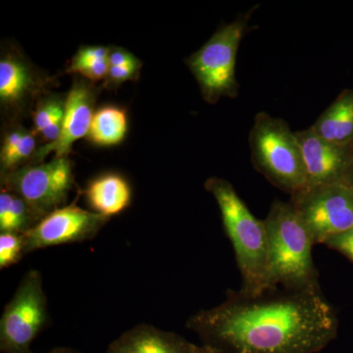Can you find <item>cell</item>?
I'll use <instances>...</instances> for the list:
<instances>
[{"instance_id":"6da1fadb","label":"cell","mask_w":353,"mask_h":353,"mask_svg":"<svg viewBox=\"0 0 353 353\" xmlns=\"http://www.w3.org/2000/svg\"><path fill=\"white\" fill-rule=\"evenodd\" d=\"M187 328L212 353H318L336 340L339 319L321 290H229Z\"/></svg>"},{"instance_id":"7a4b0ae2","label":"cell","mask_w":353,"mask_h":353,"mask_svg":"<svg viewBox=\"0 0 353 353\" xmlns=\"http://www.w3.org/2000/svg\"><path fill=\"white\" fill-rule=\"evenodd\" d=\"M272 289L319 290L310 232L290 201H275L264 220Z\"/></svg>"},{"instance_id":"3957f363","label":"cell","mask_w":353,"mask_h":353,"mask_svg":"<svg viewBox=\"0 0 353 353\" xmlns=\"http://www.w3.org/2000/svg\"><path fill=\"white\" fill-rule=\"evenodd\" d=\"M204 188L217 202L225 233L233 245L241 276L240 290L248 294L271 290L264 221L250 212L229 181L212 176Z\"/></svg>"},{"instance_id":"277c9868","label":"cell","mask_w":353,"mask_h":353,"mask_svg":"<svg viewBox=\"0 0 353 353\" xmlns=\"http://www.w3.org/2000/svg\"><path fill=\"white\" fill-rule=\"evenodd\" d=\"M250 152L255 170L290 196L306 185L305 167L296 132L267 112L255 116L250 130Z\"/></svg>"},{"instance_id":"5b68a950","label":"cell","mask_w":353,"mask_h":353,"mask_svg":"<svg viewBox=\"0 0 353 353\" xmlns=\"http://www.w3.org/2000/svg\"><path fill=\"white\" fill-rule=\"evenodd\" d=\"M254 9L239 16L234 22L222 26L201 50L185 60L199 83L202 97L208 103L215 104L222 97H238L236 55Z\"/></svg>"},{"instance_id":"8992f818","label":"cell","mask_w":353,"mask_h":353,"mask_svg":"<svg viewBox=\"0 0 353 353\" xmlns=\"http://www.w3.org/2000/svg\"><path fill=\"white\" fill-rule=\"evenodd\" d=\"M48 322V299L43 277L38 270L28 271L0 318V350L32 353V343Z\"/></svg>"},{"instance_id":"52a82bcc","label":"cell","mask_w":353,"mask_h":353,"mask_svg":"<svg viewBox=\"0 0 353 353\" xmlns=\"http://www.w3.org/2000/svg\"><path fill=\"white\" fill-rule=\"evenodd\" d=\"M1 185L24 199L43 219L68 199L75 185L73 163L68 157H54L46 163L27 164L1 175Z\"/></svg>"},{"instance_id":"ba28073f","label":"cell","mask_w":353,"mask_h":353,"mask_svg":"<svg viewBox=\"0 0 353 353\" xmlns=\"http://www.w3.org/2000/svg\"><path fill=\"white\" fill-rule=\"evenodd\" d=\"M299 217L322 243L353 227V190L343 183L304 187L290 196Z\"/></svg>"},{"instance_id":"9c48e42d","label":"cell","mask_w":353,"mask_h":353,"mask_svg":"<svg viewBox=\"0 0 353 353\" xmlns=\"http://www.w3.org/2000/svg\"><path fill=\"white\" fill-rule=\"evenodd\" d=\"M109 220L75 203L63 206L46 216L25 234L26 254L50 246L92 240Z\"/></svg>"},{"instance_id":"30bf717a","label":"cell","mask_w":353,"mask_h":353,"mask_svg":"<svg viewBox=\"0 0 353 353\" xmlns=\"http://www.w3.org/2000/svg\"><path fill=\"white\" fill-rule=\"evenodd\" d=\"M97 88L85 79L77 77L66 97V105L61 134L54 143L41 146L36 153L31 164L41 163L50 154L55 157H68L72 145L77 141L87 138L94 115Z\"/></svg>"},{"instance_id":"8fae6325","label":"cell","mask_w":353,"mask_h":353,"mask_svg":"<svg viewBox=\"0 0 353 353\" xmlns=\"http://www.w3.org/2000/svg\"><path fill=\"white\" fill-rule=\"evenodd\" d=\"M305 167L306 185L343 182L353 145H341L318 136L311 128L296 132Z\"/></svg>"},{"instance_id":"7c38bea8","label":"cell","mask_w":353,"mask_h":353,"mask_svg":"<svg viewBox=\"0 0 353 353\" xmlns=\"http://www.w3.org/2000/svg\"><path fill=\"white\" fill-rule=\"evenodd\" d=\"M44 81L27 60L7 52L0 60V102L6 110L20 111L41 94Z\"/></svg>"},{"instance_id":"4fadbf2b","label":"cell","mask_w":353,"mask_h":353,"mask_svg":"<svg viewBox=\"0 0 353 353\" xmlns=\"http://www.w3.org/2000/svg\"><path fill=\"white\" fill-rule=\"evenodd\" d=\"M106 353H212L180 334L148 324H139L121 334Z\"/></svg>"},{"instance_id":"5bb4252c","label":"cell","mask_w":353,"mask_h":353,"mask_svg":"<svg viewBox=\"0 0 353 353\" xmlns=\"http://www.w3.org/2000/svg\"><path fill=\"white\" fill-rule=\"evenodd\" d=\"M83 194L92 211L108 218L120 214L131 205V185L119 174L95 176L88 183Z\"/></svg>"},{"instance_id":"9a60e30c","label":"cell","mask_w":353,"mask_h":353,"mask_svg":"<svg viewBox=\"0 0 353 353\" xmlns=\"http://www.w3.org/2000/svg\"><path fill=\"white\" fill-rule=\"evenodd\" d=\"M336 145H353V90H345L310 127Z\"/></svg>"},{"instance_id":"2e32d148","label":"cell","mask_w":353,"mask_h":353,"mask_svg":"<svg viewBox=\"0 0 353 353\" xmlns=\"http://www.w3.org/2000/svg\"><path fill=\"white\" fill-rule=\"evenodd\" d=\"M128 129L126 110L117 105H104L95 111L87 139L102 148L118 145L126 138Z\"/></svg>"},{"instance_id":"e0dca14e","label":"cell","mask_w":353,"mask_h":353,"mask_svg":"<svg viewBox=\"0 0 353 353\" xmlns=\"http://www.w3.org/2000/svg\"><path fill=\"white\" fill-rule=\"evenodd\" d=\"M41 220L29 204L17 194L0 192V233L25 234Z\"/></svg>"},{"instance_id":"ac0fdd59","label":"cell","mask_w":353,"mask_h":353,"mask_svg":"<svg viewBox=\"0 0 353 353\" xmlns=\"http://www.w3.org/2000/svg\"><path fill=\"white\" fill-rule=\"evenodd\" d=\"M66 99L50 97L39 101L34 114V134L48 143H54L61 134Z\"/></svg>"},{"instance_id":"d6986e66","label":"cell","mask_w":353,"mask_h":353,"mask_svg":"<svg viewBox=\"0 0 353 353\" xmlns=\"http://www.w3.org/2000/svg\"><path fill=\"white\" fill-rule=\"evenodd\" d=\"M26 255L25 234L0 233V269L17 264Z\"/></svg>"},{"instance_id":"ffe728a7","label":"cell","mask_w":353,"mask_h":353,"mask_svg":"<svg viewBox=\"0 0 353 353\" xmlns=\"http://www.w3.org/2000/svg\"><path fill=\"white\" fill-rule=\"evenodd\" d=\"M110 48L101 46H81L72 58L67 73L72 74L76 69L85 65L99 63L102 61H108V55Z\"/></svg>"},{"instance_id":"44dd1931","label":"cell","mask_w":353,"mask_h":353,"mask_svg":"<svg viewBox=\"0 0 353 353\" xmlns=\"http://www.w3.org/2000/svg\"><path fill=\"white\" fill-rule=\"evenodd\" d=\"M26 130L23 127L13 128L6 132L2 143L1 152H0V165L3 167L10 160L16 150L19 148L24 139Z\"/></svg>"},{"instance_id":"7402d4cb","label":"cell","mask_w":353,"mask_h":353,"mask_svg":"<svg viewBox=\"0 0 353 353\" xmlns=\"http://www.w3.org/2000/svg\"><path fill=\"white\" fill-rule=\"evenodd\" d=\"M139 67L110 66L104 85L113 88L119 87L127 81H136L139 78Z\"/></svg>"},{"instance_id":"603a6c76","label":"cell","mask_w":353,"mask_h":353,"mask_svg":"<svg viewBox=\"0 0 353 353\" xmlns=\"http://www.w3.org/2000/svg\"><path fill=\"white\" fill-rule=\"evenodd\" d=\"M324 245L340 252L353 264V227L343 233L331 236Z\"/></svg>"},{"instance_id":"cb8c5ba5","label":"cell","mask_w":353,"mask_h":353,"mask_svg":"<svg viewBox=\"0 0 353 353\" xmlns=\"http://www.w3.org/2000/svg\"><path fill=\"white\" fill-rule=\"evenodd\" d=\"M108 64L110 66H131L141 68V62L129 50L122 48H111L108 55Z\"/></svg>"},{"instance_id":"d4e9b609","label":"cell","mask_w":353,"mask_h":353,"mask_svg":"<svg viewBox=\"0 0 353 353\" xmlns=\"http://www.w3.org/2000/svg\"><path fill=\"white\" fill-rule=\"evenodd\" d=\"M350 189L353 190V150L352 157H350V163L347 165V170H345V176H343V182Z\"/></svg>"},{"instance_id":"484cf974","label":"cell","mask_w":353,"mask_h":353,"mask_svg":"<svg viewBox=\"0 0 353 353\" xmlns=\"http://www.w3.org/2000/svg\"><path fill=\"white\" fill-rule=\"evenodd\" d=\"M46 353H82V352H77V350H72V348H68V347H57V348H54V350H50V352H48Z\"/></svg>"}]
</instances>
